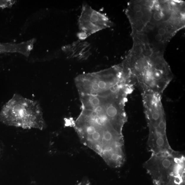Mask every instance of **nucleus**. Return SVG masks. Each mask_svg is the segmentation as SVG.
Here are the masks:
<instances>
[{
	"instance_id": "f257e3e1",
	"label": "nucleus",
	"mask_w": 185,
	"mask_h": 185,
	"mask_svg": "<svg viewBox=\"0 0 185 185\" xmlns=\"http://www.w3.org/2000/svg\"><path fill=\"white\" fill-rule=\"evenodd\" d=\"M125 14L131 36L164 53L170 41L185 27V1L179 0H134Z\"/></svg>"
},
{
	"instance_id": "f03ea898",
	"label": "nucleus",
	"mask_w": 185,
	"mask_h": 185,
	"mask_svg": "<svg viewBox=\"0 0 185 185\" xmlns=\"http://www.w3.org/2000/svg\"><path fill=\"white\" fill-rule=\"evenodd\" d=\"M132 38V46L121 62L122 65L141 92L162 95L173 78L164 53L155 51L149 45Z\"/></svg>"
},
{
	"instance_id": "7ed1b4c3",
	"label": "nucleus",
	"mask_w": 185,
	"mask_h": 185,
	"mask_svg": "<svg viewBox=\"0 0 185 185\" xmlns=\"http://www.w3.org/2000/svg\"><path fill=\"white\" fill-rule=\"evenodd\" d=\"M144 110L149 135L148 150L152 154L171 153L166 133L165 114L160 94L150 91L142 92Z\"/></svg>"
},
{
	"instance_id": "20e7f679",
	"label": "nucleus",
	"mask_w": 185,
	"mask_h": 185,
	"mask_svg": "<svg viewBox=\"0 0 185 185\" xmlns=\"http://www.w3.org/2000/svg\"><path fill=\"white\" fill-rule=\"evenodd\" d=\"M1 119L8 125L40 130L46 127L41 108L36 101L15 94L4 107Z\"/></svg>"
},
{
	"instance_id": "39448f33",
	"label": "nucleus",
	"mask_w": 185,
	"mask_h": 185,
	"mask_svg": "<svg viewBox=\"0 0 185 185\" xmlns=\"http://www.w3.org/2000/svg\"><path fill=\"white\" fill-rule=\"evenodd\" d=\"M143 167L157 184L167 183L176 176L184 175L185 157L175 150L171 153L152 154Z\"/></svg>"
},
{
	"instance_id": "423d86ee",
	"label": "nucleus",
	"mask_w": 185,
	"mask_h": 185,
	"mask_svg": "<svg viewBox=\"0 0 185 185\" xmlns=\"http://www.w3.org/2000/svg\"><path fill=\"white\" fill-rule=\"evenodd\" d=\"M79 39L83 40L102 30L112 27L113 23L104 14L97 11L86 4H83L78 20Z\"/></svg>"
},
{
	"instance_id": "0eeeda50",
	"label": "nucleus",
	"mask_w": 185,
	"mask_h": 185,
	"mask_svg": "<svg viewBox=\"0 0 185 185\" xmlns=\"http://www.w3.org/2000/svg\"><path fill=\"white\" fill-rule=\"evenodd\" d=\"M35 39L19 43H0V54L17 53L28 56L35 42Z\"/></svg>"
},
{
	"instance_id": "6e6552de",
	"label": "nucleus",
	"mask_w": 185,
	"mask_h": 185,
	"mask_svg": "<svg viewBox=\"0 0 185 185\" xmlns=\"http://www.w3.org/2000/svg\"><path fill=\"white\" fill-rule=\"evenodd\" d=\"M16 2V1L11 0L0 1V8H5L12 7Z\"/></svg>"
},
{
	"instance_id": "1a4fd4ad",
	"label": "nucleus",
	"mask_w": 185,
	"mask_h": 185,
	"mask_svg": "<svg viewBox=\"0 0 185 185\" xmlns=\"http://www.w3.org/2000/svg\"><path fill=\"white\" fill-rule=\"evenodd\" d=\"M76 185H91L89 180L85 179Z\"/></svg>"
},
{
	"instance_id": "9d476101",
	"label": "nucleus",
	"mask_w": 185,
	"mask_h": 185,
	"mask_svg": "<svg viewBox=\"0 0 185 185\" xmlns=\"http://www.w3.org/2000/svg\"><path fill=\"white\" fill-rule=\"evenodd\" d=\"M0 154H1V148H0Z\"/></svg>"
}]
</instances>
